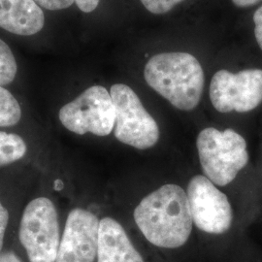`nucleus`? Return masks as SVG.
I'll return each mask as SVG.
<instances>
[{
	"instance_id": "1",
	"label": "nucleus",
	"mask_w": 262,
	"mask_h": 262,
	"mask_svg": "<svg viewBox=\"0 0 262 262\" xmlns=\"http://www.w3.org/2000/svg\"><path fill=\"white\" fill-rule=\"evenodd\" d=\"M133 215L145 238L159 248H180L192 231L187 192L177 185L162 186L144 197Z\"/></svg>"
},
{
	"instance_id": "2",
	"label": "nucleus",
	"mask_w": 262,
	"mask_h": 262,
	"mask_svg": "<svg viewBox=\"0 0 262 262\" xmlns=\"http://www.w3.org/2000/svg\"><path fill=\"white\" fill-rule=\"evenodd\" d=\"M144 77L154 91L183 111H191L199 104L205 83L202 66L188 53H162L150 57Z\"/></svg>"
},
{
	"instance_id": "3",
	"label": "nucleus",
	"mask_w": 262,
	"mask_h": 262,
	"mask_svg": "<svg viewBox=\"0 0 262 262\" xmlns=\"http://www.w3.org/2000/svg\"><path fill=\"white\" fill-rule=\"evenodd\" d=\"M196 147L205 176L220 187L230 184L249 162L247 142L231 128L207 127L198 134Z\"/></svg>"
},
{
	"instance_id": "4",
	"label": "nucleus",
	"mask_w": 262,
	"mask_h": 262,
	"mask_svg": "<svg viewBox=\"0 0 262 262\" xmlns=\"http://www.w3.org/2000/svg\"><path fill=\"white\" fill-rule=\"evenodd\" d=\"M19 241L30 262H56L59 249V225L56 207L38 197L26 207L20 220Z\"/></svg>"
},
{
	"instance_id": "5",
	"label": "nucleus",
	"mask_w": 262,
	"mask_h": 262,
	"mask_svg": "<svg viewBox=\"0 0 262 262\" xmlns=\"http://www.w3.org/2000/svg\"><path fill=\"white\" fill-rule=\"evenodd\" d=\"M115 106V137L135 149L154 147L159 139V125L130 86L116 84L110 90Z\"/></svg>"
},
{
	"instance_id": "6",
	"label": "nucleus",
	"mask_w": 262,
	"mask_h": 262,
	"mask_svg": "<svg viewBox=\"0 0 262 262\" xmlns=\"http://www.w3.org/2000/svg\"><path fill=\"white\" fill-rule=\"evenodd\" d=\"M59 121L71 132L107 136L115 127L116 112L110 93L102 85L86 89L59 110Z\"/></svg>"
},
{
	"instance_id": "7",
	"label": "nucleus",
	"mask_w": 262,
	"mask_h": 262,
	"mask_svg": "<svg viewBox=\"0 0 262 262\" xmlns=\"http://www.w3.org/2000/svg\"><path fill=\"white\" fill-rule=\"evenodd\" d=\"M210 99L220 113L253 111L262 102L261 69L217 71L210 84Z\"/></svg>"
},
{
	"instance_id": "8",
	"label": "nucleus",
	"mask_w": 262,
	"mask_h": 262,
	"mask_svg": "<svg viewBox=\"0 0 262 262\" xmlns=\"http://www.w3.org/2000/svg\"><path fill=\"white\" fill-rule=\"evenodd\" d=\"M187 194L193 223L200 230L209 234H223L230 228L233 221L230 202L206 176L192 177Z\"/></svg>"
},
{
	"instance_id": "9",
	"label": "nucleus",
	"mask_w": 262,
	"mask_h": 262,
	"mask_svg": "<svg viewBox=\"0 0 262 262\" xmlns=\"http://www.w3.org/2000/svg\"><path fill=\"white\" fill-rule=\"evenodd\" d=\"M99 223L93 213L73 209L66 220L56 262H94L97 256Z\"/></svg>"
},
{
	"instance_id": "10",
	"label": "nucleus",
	"mask_w": 262,
	"mask_h": 262,
	"mask_svg": "<svg viewBox=\"0 0 262 262\" xmlns=\"http://www.w3.org/2000/svg\"><path fill=\"white\" fill-rule=\"evenodd\" d=\"M45 16L34 0H0V28L20 36L39 32Z\"/></svg>"
},
{
	"instance_id": "11",
	"label": "nucleus",
	"mask_w": 262,
	"mask_h": 262,
	"mask_svg": "<svg viewBox=\"0 0 262 262\" xmlns=\"http://www.w3.org/2000/svg\"><path fill=\"white\" fill-rule=\"evenodd\" d=\"M97 262H144L123 227L112 217L99 223Z\"/></svg>"
},
{
	"instance_id": "12",
	"label": "nucleus",
	"mask_w": 262,
	"mask_h": 262,
	"mask_svg": "<svg viewBox=\"0 0 262 262\" xmlns=\"http://www.w3.org/2000/svg\"><path fill=\"white\" fill-rule=\"evenodd\" d=\"M27 144L17 134L0 131V166L9 165L25 157Z\"/></svg>"
},
{
	"instance_id": "13",
	"label": "nucleus",
	"mask_w": 262,
	"mask_h": 262,
	"mask_svg": "<svg viewBox=\"0 0 262 262\" xmlns=\"http://www.w3.org/2000/svg\"><path fill=\"white\" fill-rule=\"evenodd\" d=\"M21 118V109L13 94L0 85V126L15 125Z\"/></svg>"
},
{
	"instance_id": "14",
	"label": "nucleus",
	"mask_w": 262,
	"mask_h": 262,
	"mask_svg": "<svg viewBox=\"0 0 262 262\" xmlns=\"http://www.w3.org/2000/svg\"><path fill=\"white\" fill-rule=\"evenodd\" d=\"M18 66L9 46L0 39V85L9 84L15 80Z\"/></svg>"
},
{
	"instance_id": "15",
	"label": "nucleus",
	"mask_w": 262,
	"mask_h": 262,
	"mask_svg": "<svg viewBox=\"0 0 262 262\" xmlns=\"http://www.w3.org/2000/svg\"><path fill=\"white\" fill-rule=\"evenodd\" d=\"M144 7L155 15L168 13L177 4L184 0H140Z\"/></svg>"
},
{
	"instance_id": "16",
	"label": "nucleus",
	"mask_w": 262,
	"mask_h": 262,
	"mask_svg": "<svg viewBox=\"0 0 262 262\" xmlns=\"http://www.w3.org/2000/svg\"><path fill=\"white\" fill-rule=\"evenodd\" d=\"M40 7L51 11L66 9L70 7L75 0H34Z\"/></svg>"
},
{
	"instance_id": "17",
	"label": "nucleus",
	"mask_w": 262,
	"mask_h": 262,
	"mask_svg": "<svg viewBox=\"0 0 262 262\" xmlns=\"http://www.w3.org/2000/svg\"><path fill=\"white\" fill-rule=\"evenodd\" d=\"M8 222H9L8 211L0 202V252L3 247L4 236H5V231L8 225Z\"/></svg>"
},
{
	"instance_id": "18",
	"label": "nucleus",
	"mask_w": 262,
	"mask_h": 262,
	"mask_svg": "<svg viewBox=\"0 0 262 262\" xmlns=\"http://www.w3.org/2000/svg\"><path fill=\"white\" fill-rule=\"evenodd\" d=\"M254 35L258 46L262 50V6L255 11L253 15Z\"/></svg>"
},
{
	"instance_id": "19",
	"label": "nucleus",
	"mask_w": 262,
	"mask_h": 262,
	"mask_svg": "<svg viewBox=\"0 0 262 262\" xmlns=\"http://www.w3.org/2000/svg\"><path fill=\"white\" fill-rule=\"evenodd\" d=\"M100 0H75L79 9L84 13H91L97 8Z\"/></svg>"
},
{
	"instance_id": "20",
	"label": "nucleus",
	"mask_w": 262,
	"mask_h": 262,
	"mask_svg": "<svg viewBox=\"0 0 262 262\" xmlns=\"http://www.w3.org/2000/svg\"><path fill=\"white\" fill-rule=\"evenodd\" d=\"M0 262H21V260L16 253L8 252L0 254Z\"/></svg>"
},
{
	"instance_id": "21",
	"label": "nucleus",
	"mask_w": 262,
	"mask_h": 262,
	"mask_svg": "<svg viewBox=\"0 0 262 262\" xmlns=\"http://www.w3.org/2000/svg\"><path fill=\"white\" fill-rule=\"evenodd\" d=\"M237 7L240 8H246V7H251L257 3H259L262 0H231Z\"/></svg>"
},
{
	"instance_id": "22",
	"label": "nucleus",
	"mask_w": 262,
	"mask_h": 262,
	"mask_svg": "<svg viewBox=\"0 0 262 262\" xmlns=\"http://www.w3.org/2000/svg\"><path fill=\"white\" fill-rule=\"evenodd\" d=\"M64 187V185H63V183H62V181L61 180H59V179H57L55 181V183H54V189L56 190V191H59V190H61L62 188Z\"/></svg>"
}]
</instances>
